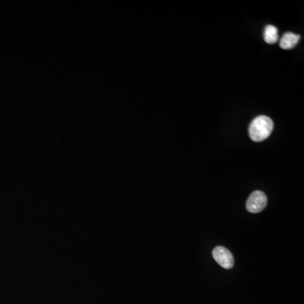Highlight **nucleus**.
<instances>
[{
  "mask_svg": "<svg viewBox=\"0 0 304 304\" xmlns=\"http://www.w3.org/2000/svg\"><path fill=\"white\" fill-rule=\"evenodd\" d=\"M273 128V121L269 117H257L251 122L249 128L250 139L254 142L263 141L271 136Z\"/></svg>",
  "mask_w": 304,
  "mask_h": 304,
  "instance_id": "obj_1",
  "label": "nucleus"
},
{
  "mask_svg": "<svg viewBox=\"0 0 304 304\" xmlns=\"http://www.w3.org/2000/svg\"><path fill=\"white\" fill-rule=\"evenodd\" d=\"M267 197L261 191H254L246 202V208L251 213H259L265 208Z\"/></svg>",
  "mask_w": 304,
  "mask_h": 304,
  "instance_id": "obj_2",
  "label": "nucleus"
},
{
  "mask_svg": "<svg viewBox=\"0 0 304 304\" xmlns=\"http://www.w3.org/2000/svg\"><path fill=\"white\" fill-rule=\"evenodd\" d=\"M212 255L217 264L224 269L233 268L234 265V258L233 254L226 249V248L218 247L215 248L212 251Z\"/></svg>",
  "mask_w": 304,
  "mask_h": 304,
  "instance_id": "obj_3",
  "label": "nucleus"
},
{
  "mask_svg": "<svg viewBox=\"0 0 304 304\" xmlns=\"http://www.w3.org/2000/svg\"><path fill=\"white\" fill-rule=\"evenodd\" d=\"M300 36L297 34L292 33V32H287L283 35L281 40H280V47L282 49L288 50L294 48L297 45V43L299 42Z\"/></svg>",
  "mask_w": 304,
  "mask_h": 304,
  "instance_id": "obj_4",
  "label": "nucleus"
},
{
  "mask_svg": "<svg viewBox=\"0 0 304 304\" xmlns=\"http://www.w3.org/2000/svg\"><path fill=\"white\" fill-rule=\"evenodd\" d=\"M264 39L268 44H274L278 41V31L276 26L269 25L264 29Z\"/></svg>",
  "mask_w": 304,
  "mask_h": 304,
  "instance_id": "obj_5",
  "label": "nucleus"
}]
</instances>
